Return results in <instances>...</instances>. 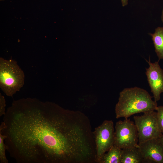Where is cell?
<instances>
[{
    "label": "cell",
    "mask_w": 163,
    "mask_h": 163,
    "mask_svg": "<svg viewBox=\"0 0 163 163\" xmlns=\"http://www.w3.org/2000/svg\"><path fill=\"white\" fill-rule=\"evenodd\" d=\"M161 21L162 23H163V8L162 9V12H161Z\"/></svg>",
    "instance_id": "e0dca14e"
},
{
    "label": "cell",
    "mask_w": 163,
    "mask_h": 163,
    "mask_svg": "<svg viewBox=\"0 0 163 163\" xmlns=\"http://www.w3.org/2000/svg\"><path fill=\"white\" fill-rule=\"evenodd\" d=\"M115 128L112 120H106L93 132L95 144V162L114 145Z\"/></svg>",
    "instance_id": "5b68a950"
},
{
    "label": "cell",
    "mask_w": 163,
    "mask_h": 163,
    "mask_svg": "<svg viewBox=\"0 0 163 163\" xmlns=\"http://www.w3.org/2000/svg\"><path fill=\"white\" fill-rule=\"evenodd\" d=\"M158 123L163 134V105L157 107L156 109Z\"/></svg>",
    "instance_id": "4fadbf2b"
},
{
    "label": "cell",
    "mask_w": 163,
    "mask_h": 163,
    "mask_svg": "<svg viewBox=\"0 0 163 163\" xmlns=\"http://www.w3.org/2000/svg\"><path fill=\"white\" fill-rule=\"evenodd\" d=\"M138 135L139 143L153 139H158L163 135L159 128L156 112H146L133 117Z\"/></svg>",
    "instance_id": "277c9868"
},
{
    "label": "cell",
    "mask_w": 163,
    "mask_h": 163,
    "mask_svg": "<svg viewBox=\"0 0 163 163\" xmlns=\"http://www.w3.org/2000/svg\"><path fill=\"white\" fill-rule=\"evenodd\" d=\"M157 107L146 90L137 87L125 88L120 92L116 105V117L127 119L135 114L154 111Z\"/></svg>",
    "instance_id": "7a4b0ae2"
},
{
    "label": "cell",
    "mask_w": 163,
    "mask_h": 163,
    "mask_svg": "<svg viewBox=\"0 0 163 163\" xmlns=\"http://www.w3.org/2000/svg\"><path fill=\"white\" fill-rule=\"evenodd\" d=\"M152 37L155 51L159 60L163 59V27H158L153 34L149 33Z\"/></svg>",
    "instance_id": "30bf717a"
},
{
    "label": "cell",
    "mask_w": 163,
    "mask_h": 163,
    "mask_svg": "<svg viewBox=\"0 0 163 163\" xmlns=\"http://www.w3.org/2000/svg\"><path fill=\"white\" fill-rule=\"evenodd\" d=\"M146 61L149 67L146 69L145 74L154 101L157 102L163 93V70L159 65V60L151 62L149 57V61Z\"/></svg>",
    "instance_id": "52a82bcc"
},
{
    "label": "cell",
    "mask_w": 163,
    "mask_h": 163,
    "mask_svg": "<svg viewBox=\"0 0 163 163\" xmlns=\"http://www.w3.org/2000/svg\"><path fill=\"white\" fill-rule=\"evenodd\" d=\"M0 131L18 163H88L95 149L90 120L79 111L35 98L13 101Z\"/></svg>",
    "instance_id": "6da1fadb"
},
{
    "label": "cell",
    "mask_w": 163,
    "mask_h": 163,
    "mask_svg": "<svg viewBox=\"0 0 163 163\" xmlns=\"http://www.w3.org/2000/svg\"><path fill=\"white\" fill-rule=\"evenodd\" d=\"M6 136L0 132V163H8L5 155L6 147L4 142Z\"/></svg>",
    "instance_id": "7c38bea8"
},
{
    "label": "cell",
    "mask_w": 163,
    "mask_h": 163,
    "mask_svg": "<svg viewBox=\"0 0 163 163\" xmlns=\"http://www.w3.org/2000/svg\"><path fill=\"white\" fill-rule=\"evenodd\" d=\"M5 100L4 97L0 94V116L4 115L5 114Z\"/></svg>",
    "instance_id": "5bb4252c"
},
{
    "label": "cell",
    "mask_w": 163,
    "mask_h": 163,
    "mask_svg": "<svg viewBox=\"0 0 163 163\" xmlns=\"http://www.w3.org/2000/svg\"><path fill=\"white\" fill-rule=\"evenodd\" d=\"M138 147L145 159V163H163V148L158 139L138 143Z\"/></svg>",
    "instance_id": "ba28073f"
},
{
    "label": "cell",
    "mask_w": 163,
    "mask_h": 163,
    "mask_svg": "<svg viewBox=\"0 0 163 163\" xmlns=\"http://www.w3.org/2000/svg\"><path fill=\"white\" fill-rule=\"evenodd\" d=\"M0 0V1H4L5 0Z\"/></svg>",
    "instance_id": "ac0fdd59"
},
{
    "label": "cell",
    "mask_w": 163,
    "mask_h": 163,
    "mask_svg": "<svg viewBox=\"0 0 163 163\" xmlns=\"http://www.w3.org/2000/svg\"><path fill=\"white\" fill-rule=\"evenodd\" d=\"M121 1L122 6L124 7L126 6L128 4V0H120Z\"/></svg>",
    "instance_id": "9a60e30c"
},
{
    "label": "cell",
    "mask_w": 163,
    "mask_h": 163,
    "mask_svg": "<svg viewBox=\"0 0 163 163\" xmlns=\"http://www.w3.org/2000/svg\"><path fill=\"white\" fill-rule=\"evenodd\" d=\"M121 150L113 145L104 154L99 163H121Z\"/></svg>",
    "instance_id": "8fae6325"
},
{
    "label": "cell",
    "mask_w": 163,
    "mask_h": 163,
    "mask_svg": "<svg viewBox=\"0 0 163 163\" xmlns=\"http://www.w3.org/2000/svg\"><path fill=\"white\" fill-rule=\"evenodd\" d=\"M24 75L17 62L0 58V87L7 96L12 97L24 83Z\"/></svg>",
    "instance_id": "3957f363"
},
{
    "label": "cell",
    "mask_w": 163,
    "mask_h": 163,
    "mask_svg": "<svg viewBox=\"0 0 163 163\" xmlns=\"http://www.w3.org/2000/svg\"><path fill=\"white\" fill-rule=\"evenodd\" d=\"M114 128V145L121 149L138 147V133L133 121L128 118L120 120Z\"/></svg>",
    "instance_id": "8992f818"
},
{
    "label": "cell",
    "mask_w": 163,
    "mask_h": 163,
    "mask_svg": "<svg viewBox=\"0 0 163 163\" xmlns=\"http://www.w3.org/2000/svg\"><path fill=\"white\" fill-rule=\"evenodd\" d=\"M158 140L163 148V135L158 138Z\"/></svg>",
    "instance_id": "2e32d148"
},
{
    "label": "cell",
    "mask_w": 163,
    "mask_h": 163,
    "mask_svg": "<svg viewBox=\"0 0 163 163\" xmlns=\"http://www.w3.org/2000/svg\"><path fill=\"white\" fill-rule=\"evenodd\" d=\"M145 163V159L138 147L122 149L121 163Z\"/></svg>",
    "instance_id": "9c48e42d"
}]
</instances>
